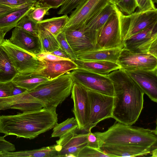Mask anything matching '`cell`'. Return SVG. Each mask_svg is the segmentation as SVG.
<instances>
[{
	"label": "cell",
	"mask_w": 157,
	"mask_h": 157,
	"mask_svg": "<svg viewBox=\"0 0 157 157\" xmlns=\"http://www.w3.org/2000/svg\"><path fill=\"white\" fill-rule=\"evenodd\" d=\"M112 81L114 93L112 118L117 121L132 125L137 121L143 108L144 93L121 68L107 76Z\"/></svg>",
	"instance_id": "obj_1"
},
{
	"label": "cell",
	"mask_w": 157,
	"mask_h": 157,
	"mask_svg": "<svg viewBox=\"0 0 157 157\" xmlns=\"http://www.w3.org/2000/svg\"><path fill=\"white\" fill-rule=\"evenodd\" d=\"M56 107H44L14 115H0V133L33 139L53 128L58 122Z\"/></svg>",
	"instance_id": "obj_2"
},
{
	"label": "cell",
	"mask_w": 157,
	"mask_h": 157,
	"mask_svg": "<svg viewBox=\"0 0 157 157\" xmlns=\"http://www.w3.org/2000/svg\"><path fill=\"white\" fill-rule=\"evenodd\" d=\"M99 147L110 144H133L153 149L157 148V130L115 122L106 131L93 133Z\"/></svg>",
	"instance_id": "obj_3"
},
{
	"label": "cell",
	"mask_w": 157,
	"mask_h": 157,
	"mask_svg": "<svg viewBox=\"0 0 157 157\" xmlns=\"http://www.w3.org/2000/svg\"><path fill=\"white\" fill-rule=\"evenodd\" d=\"M73 83L70 72H68L27 91L41 101L45 107L56 108L70 95Z\"/></svg>",
	"instance_id": "obj_4"
},
{
	"label": "cell",
	"mask_w": 157,
	"mask_h": 157,
	"mask_svg": "<svg viewBox=\"0 0 157 157\" xmlns=\"http://www.w3.org/2000/svg\"><path fill=\"white\" fill-rule=\"evenodd\" d=\"M157 24V9L136 11L128 15L119 13L121 39L123 41L134 34Z\"/></svg>",
	"instance_id": "obj_5"
},
{
	"label": "cell",
	"mask_w": 157,
	"mask_h": 157,
	"mask_svg": "<svg viewBox=\"0 0 157 157\" xmlns=\"http://www.w3.org/2000/svg\"><path fill=\"white\" fill-rule=\"evenodd\" d=\"M87 90L90 104V116L84 131L88 132L100 122L112 118L114 97L88 89Z\"/></svg>",
	"instance_id": "obj_6"
},
{
	"label": "cell",
	"mask_w": 157,
	"mask_h": 157,
	"mask_svg": "<svg viewBox=\"0 0 157 157\" xmlns=\"http://www.w3.org/2000/svg\"><path fill=\"white\" fill-rule=\"evenodd\" d=\"M70 75L74 82L100 93L114 96L112 82L107 76L78 68L73 70Z\"/></svg>",
	"instance_id": "obj_7"
},
{
	"label": "cell",
	"mask_w": 157,
	"mask_h": 157,
	"mask_svg": "<svg viewBox=\"0 0 157 157\" xmlns=\"http://www.w3.org/2000/svg\"><path fill=\"white\" fill-rule=\"evenodd\" d=\"M120 11L117 7L116 11L98 31L96 50L123 48L119 24Z\"/></svg>",
	"instance_id": "obj_8"
},
{
	"label": "cell",
	"mask_w": 157,
	"mask_h": 157,
	"mask_svg": "<svg viewBox=\"0 0 157 157\" xmlns=\"http://www.w3.org/2000/svg\"><path fill=\"white\" fill-rule=\"evenodd\" d=\"M8 55L18 73L28 74L35 71L39 65L36 55L31 54L4 39L0 44Z\"/></svg>",
	"instance_id": "obj_9"
},
{
	"label": "cell",
	"mask_w": 157,
	"mask_h": 157,
	"mask_svg": "<svg viewBox=\"0 0 157 157\" xmlns=\"http://www.w3.org/2000/svg\"><path fill=\"white\" fill-rule=\"evenodd\" d=\"M63 31L75 55L80 52L96 50L98 31L88 29L83 24Z\"/></svg>",
	"instance_id": "obj_10"
},
{
	"label": "cell",
	"mask_w": 157,
	"mask_h": 157,
	"mask_svg": "<svg viewBox=\"0 0 157 157\" xmlns=\"http://www.w3.org/2000/svg\"><path fill=\"white\" fill-rule=\"evenodd\" d=\"M109 3L108 0H83L71 12L63 31L85 24Z\"/></svg>",
	"instance_id": "obj_11"
},
{
	"label": "cell",
	"mask_w": 157,
	"mask_h": 157,
	"mask_svg": "<svg viewBox=\"0 0 157 157\" xmlns=\"http://www.w3.org/2000/svg\"><path fill=\"white\" fill-rule=\"evenodd\" d=\"M117 63L125 71L151 70L157 68V58L148 53H136L122 48Z\"/></svg>",
	"instance_id": "obj_12"
},
{
	"label": "cell",
	"mask_w": 157,
	"mask_h": 157,
	"mask_svg": "<svg viewBox=\"0 0 157 157\" xmlns=\"http://www.w3.org/2000/svg\"><path fill=\"white\" fill-rule=\"evenodd\" d=\"M74 103L72 110L78 124V129L84 130L87 126L90 116V107L87 89L74 82L71 91Z\"/></svg>",
	"instance_id": "obj_13"
},
{
	"label": "cell",
	"mask_w": 157,
	"mask_h": 157,
	"mask_svg": "<svg viewBox=\"0 0 157 157\" xmlns=\"http://www.w3.org/2000/svg\"><path fill=\"white\" fill-rule=\"evenodd\" d=\"M37 58L39 61L37 68L30 73L36 76L46 78L48 80L53 79L78 68L77 65L72 60L50 61Z\"/></svg>",
	"instance_id": "obj_14"
},
{
	"label": "cell",
	"mask_w": 157,
	"mask_h": 157,
	"mask_svg": "<svg viewBox=\"0 0 157 157\" xmlns=\"http://www.w3.org/2000/svg\"><path fill=\"white\" fill-rule=\"evenodd\" d=\"M157 40V24L125 40L123 48L136 53H148L150 47Z\"/></svg>",
	"instance_id": "obj_15"
},
{
	"label": "cell",
	"mask_w": 157,
	"mask_h": 157,
	"mask_svg": "<svg viewBox=\"0 0 157 157\" xmlns=\"http://www.w3.org/2000/svg\"><path fill=\"white\" fill-rule=\"evenodd\" d=\"M87 133L77 134L74 131L59 138L56 144L61 147L57 157H78L79 152L87 146Z\"/></svg>",
	"instance_id": "obj_16"
},
{
	"label": "cell",
	"mask_w": 157,
	"mask_h": 157,
	"mask_svg": "<svg viewBox=\"0 0 157 157\" xmlns=\"http://www.w3.org/2000/svg\"><path fill=\"white\" fill-rule=\"evenodd\" d=\"M125 71L144 94L151 101L157 102V68L151 70Z\"/></svg>",
	"instance_id": "obj_17"
},
{
	"label": "cell",
	"mask_w": 157,
	"mask_h": 157,
	"mask_svg": "<svg viewBox=\"0 0 157 157\" xmlns=\"http://www.w3.org/2000/svg\"><path fill=\"white\" fill-rule=\"evenodd\" d=\"M9 40L13 44L31 54L36 55L42 52L38 36L31 34L21 28L15 27Z\"/></svg>",
	"instance_id": "obj_18"
},
{
	"label": "cell",
	"mask_w": 157,
	"mask_h": 157,
	"mask_svg": "<svg viewBox=\"0 0 157 157\" xmlns=\"http://www.w3.org/2000/svg\"><path fill=\"white\" fill-rule=\"evenodd\" d=\"M99 149L111 157L143 156L150 154L154 149L133 144L104 145L100 146Z\"/></svg>",
	"instance_id": "obj_19"
},
{
	"label": "cell",
	"mask_w": 157,
	"mask_h": 157,
	"mask_svg": "<svg viewBox=\"0 0 157 157\" xmlns=\"http://www.w3.org/2000/svg\"><path fill=\"white\" fill-rule=\"evenodd\" d=\"M122 48L94 50L78 53L77 59L82 60L106 61L117 63L118 57Z\"/></svg>",
	"instance_id": "obj_20"
},
{
	"label": "cell",
	"mask_w": 157,
	"mask_h": 157,
	"mask_svg": "<svg viewBox=\"0 0 157 157\" xmlns=\"http://www.w3.org/2000/svg\"><path fill=\"white\" fill-rule=\"evenodd\" d=\"M78 68H81L104 76L121 68L117 63L106 61H89L76 59L73 61Z\"/></svg>",
	"instance_id": "obj_21"
},
{
	"label": "cell",
	"mask_w": 157,
	"mask_h": 157,
	"mask_svg": "<svg viewBox=\"0 0 157 157\" xmlns=\"http://www.w3.org/2000/svg\"><path fill=\"white\" fill-rule=\"evenodd\" d=\"M60 148L59 145L56 144L32 150L2 152H0V157H57Z\"/></svg>",
	"instance_id": "obj_22"
},
{
	"label": "cell",
	"mask_w": 157,
	"mask_h": 157,
	"mask_svg": "<svg viewBox=\"0 0 157 157\" xmlns=\"http://www.w3.org/2000/svg\"><path fill=\"white\" fill-rule=\"evenodd\" d=\"M34 4L21 9H15L0 15V30L6 33L15 28L18 21L27 14Z\"/></svg>",
	"instance_id": "obj_23"
},
{
	"label": "cell",
	"mask_w": 157,
	"mask_h": 157,
	"mask_svg": "<svg viewBox=\"0 0 157 157\" xmlns=\"http://www.w3.org/2000/svg\"><path fill=\"white\" fill-rule=\"evenodd\" d=\"M117 7V5L109 2L97 14L86 22L85 24L86 28L91 30L98 31L116 11Z\"/></svg>",
	"instance_id": "obj_24"
},
{
	"label": "cell",
	"mask_w": 157,
	"mask_h": 157,
	"mask_svg": "<svg viewBox=\"0 0 157 157\" xmlns=\"http://www.w3.org/2000/svg\"><path fill=\"white\" fill-rule=\"evenodd\" d=\"M17 73L8 55L0 44V83L12 81Z\"/></svg>",
	"instance_id": "obj_25"
},
{
	"label": "cell",
	"mask_w": 157,
	"mask_h": 157,
	"mask_svg": "<svg viewBox=\"0 0 157 157\" xmlns=\"http://www.w3.org/2000/svg\"><path fill=\"white\" fill-rule=\"evenodd\" d=\"M69 19L67 14L43 20L37 23L38 29L48 31L56 38L61 32Z\"/></svg>",
	"instance_id": "obj_26"
},
{
	"label": "cell",
	"mask_w": 157,
	"mask_h": 157,
	"mask_svg": "<svg viewBox=\"0 0 157 157\" xmlns=\"http://www.w3.org/2000/svg\"><path fill=\"white\" fill-rule=\"evenodd\" d=\"M48 80L46 78L36 76L31 73H18L12 81L17 85L30 90Z\"/></svg>",
	"instance_id": "obj_27"
},
{
	"label": "cell",
	"mask_w": 157,
	"mask_h": 157,
	"mask_svg": "<svg viewBox=\"0 0 157 157\" xmlns=\"http://www.w3.org/2000/svg\"><path fill=\"white\" fill-rule=\"evenodd\" d=\"M78 127V124L75 117L68 118L63 122L56 124L53 128L51 137L60 138L75 131Z\"/></svg>",
	"instance_id": "obj_28"
},
{
	"label": "cell",
	"mask_w": 157,
	"mask_h": 157,
	"mask_svg": "<svg viewBox=\"0 0 157 157\" xmlns=\"http://www.w3.org/2000/svg\"><path fill=\"white\" fill-rule=\"evenodd\" d=\"M38 36L41 42L42 52H52L60 47L56 38L47 31L39 29Z\"/></svg>",
	"instance_id": "obj_29"
},
{
	"label": "cell",
	"mask_w": 157,
	"mask_h": 157,
	"mask_svg": "<svg viewBox=\"0 0 157 157\" xmlns=\"http://www.w3.org/2000/svg\"><path fill=\"white\" fill-rule=\"evenodd\" d=\"M50 9L49 6L37 1L27 15L30 19L38 23L42 21L45 15L49 14L48 11Z\"/></svg>",
	"instance_id": "obj_30"
},
{
	"label": "cell",
	"mask_w": 157,
	"mask_h": 157,
	"mask_svg": "<svg viewBox=\"0 0 157 157\" xmlns=\"http://www.w3.org/2000/svg\"><path fill=\"white\" fill-rule=\"evenodd\" d=\"M16 27L21 28L33 35L38 36L39 29L37 23L30 19L27 15L20 20Z\"/></svg>",
	"instance_id": "obj_31"
},
{
	"label": "cell",
	"mask_w": 157,
	"mask_h": 157,
	"mask_svg": "<svg viewBox=\"0 0 157 157\" xmlns=\"http://www.w3.org/2000/svg\"><path fill=\"white\" fill-rule=\"evenodd\" d=\"M111 157L100 149L95 148L86 146L84 147L79 152L78 157Z\"/></svg>",
	"instance_id": "obj_32"
},
{
	"label": "cell",
	"mask_w": 157,
	"mask_h": 157,
	"mask_svg": "<svg viewBox=\"0 0 157 157\" xmlns=\"http://www.w3.org/2000/svg\"><path fill=\"white\" fill-rule=\"evenodd\" d=\"M56 38L60 48L70 57L72 60L77 59L67 40L64 31L60 33Z\"/></svg>",
	"instance_id": "obj_33"
},
{
	"label": "cell",
	"mask_w": 157,
	"mask_h": 157,
	"mask_svg": "<svg viewBox=\"0 0 157 157\" xmlns=\"http://www.w3.org/2000/svg\"><path fill=\"white\" fill-rule=\"evenodd\" d=\"M38 0H0V3L12 8L21 9L34 4Z\"/></svg>",
	"instance_id": "obj_34"
},
{
	"label": "cell",
	"mask_w": 157,
	"mask_h": 157,
	"mask_svg": "<svg viewBox=\"0 0 157 157\" xmlns=\"http://www.w3.org/2000/svg\"><path fill=\"white\" fill-rule=\"evenodd\" d=\"M117 6L121 12L128 15L133 13L137 7L135 0H121Z\"/></svg>",
	"instance_id": "obj_35"
},
{
	"label": "cell",
	"mask_w": 157,
	"mask_h": 157,
	"mask_svg": "<svg viewBox=\"0 0 157 157\" xmlns=\"http://www.w3.org/2000/svg\"><path fill=\"white\" fill-rule=\"evenodd\" d=\"M83 0H67L61 6L58 14H67L71 12Z\"/></svg>",
	"instance_id": "obj_36"
},
{
	"label": "cell",
	"mask_w": 157,
	"mask_h": 157,
	"mask_svg": "<svg viewBox=\"0 0 157 157\" xmlns=\"http://www.w3.org/2000/svg\"><path fill=\"white\" fill-rule=\"evenodd\" d=\"M139 10L144 11L156 9L153 0H135Z\"/></svg>",
	"instance_id": "obj_37"
},
{
	"label": "cell",
	"mask_w": 157,
	"mask_h": 157,
	"mask_svg": "<svg viewBox=\"0 0 157 157\" xmlns=\"http://www.w3.org/2000/svg\"><path fill=\"white\" fill-rule=\"evenodd\" d=\"M36 56L37 58L50 61H56L66 60H72L57 56L50 52H42Z\"/></svg>",
	"instance_id": "obj_38"
},
{
	"label": "cell",
	"mask_w": 157,
	"mask_h": 157,
	"mask_svg": "<svg viewBox=\"0 0 157 157\" xmlns=\"http://www.w3.org/2000/svg\"><path fill=\"white\" fill-rule=\"evenodd\" d=\"M11 90V81L0 83V98L10 96Z\"/></svg>",
	"instance_id": "obj_39"
},
{
	"label": "cell",
	"mask_w": 157,
	"mask_h": 157,
	"mask_svg": "<svg viewBox=\"0 0 157 157\" xmlns=\"http://www.w3.org/2000/svg\"><path fill=\"white\" fill-rule=\"evenodd\" d=\"M87 146L99 149L98 139L95 135L90 130L87 133Z\"/></svg>",
	"instance_id": "obj_40"
},
{
	"label": "cell",
	"mask_w": 157,
	"mask_h": 157,
	"mask_svg": "<svg viewBox=\"0 0 157 157\" xmlns=\"http://www.w3.org/2000/svg\"><path fill=\"white\" fill-rule=\"evenodd\" d=\"M67 0H38L42 3L49 6L51 8L57 9L63 5Z\"/></svg>",
	"instance_id": "obj_41"
},
{
	"label": "cell",
	"mask_w": 157,
	"mask_h": 157,
	"mask_svg": "<svg viewBox=\"0 0 157 157\" xmlns=\"http://www.w3.org/2000/svg\"><path fill=\"white\" fill-rule=\"evenodd\" d=\"M11 90L10 96H13L19 94L27 90L24 88L17 85L12 81H11Z\"/></svg>",
	"instance_id": "obj_42"
},
{
	"label": "cell",
	"mask_w": 157,
	"mask_h": 157,
	"mask_svg": "<svg viewBox=\"0 0 157 157\" xmlns=\"http://www.w3.org/2000/svg\"><path fill=\"white\" fill-rule=\"evenodd\" d=\"M51 53L57 56L72 60L70 57L60 47Z\"/></svg>",
	"instance_id": "obj_43"
},
{
	"label": "cell",
	"mask_w": 157,
	"mask_h": 157,
	"mask_svg": "<svg viewBox=\"0 0 157 157\" xmlns=\"http://www.w3.org/2000/svg\"><path fill=\"white\" fill-rule=\"evenodd\" d=\"M148 53L157 58V40H155L151 46Z\"/></svg>",
	"instance_id": "obj_44"
},
{
	"label": "cell",
	"mask_w": 157,
	"mask_h": 157,
	"mask_svg": "<svg viewBox=\"0 0 157 157\" xmlns=\"http://www.w3.org/2000/svg\"><path fill=\"white\" fill-rule=\"evenodd\" d=\"M15 8H12L5 5L0 3V15L12 10Z\"/></svg>",
	"instance_id": "obj_45"
},
{
	"label": "cell",
	"mask_w": 157,
	"mask_h": 157,
	"mask_svg": "<svg viewBox=\"0 0 157 157\" xmlns=\"http://www.w3.org/2000/svg\"><path fill=\"white\" fill-rule=\"evenodd\" d=\"M6 33L4 31L0 30V44L4 40V37Z\"/></svg>",
	"instance_id": "obj_46"
},
{
	"label": "cell",
	"mask_w": 157,
	"mask_h": 157,
	"mask_svg": "<svg viewBox=\"0 0 157 157\" xmlns=\"http://www.w3.org/2000/svg\"><path fill=\"white\" fill-rule=\"evenodd\" d=\"M150 154L151 156L153 157H157V148L151 151Z\"/></svg>",
	"instance_id": "obj_47"
},
{
	"label": "cell",
	"mask_w": 157,
	"mask_h": 157,
	"mask_svg": "<svg viewBox=\"0 0 157 157\" xmlns=\"http://www.w3.org/2000/svg\"><path fill=\"white\" fill-rule=\"evenodd\" d=\"M109 3L115 5H117L121 0H108Z\"/></svg>",
	"instance_id": "obj_48"
},
{
	"label": "cell",
	"mask_w": 157,
	"mask_h": 157,
	"mask_svg": "<svg viewBox=\"0 0 157 157\" xmlns=\"http://www.w3.org/2000/svg\"><path fill=\"white\" fill-rule=\"evenodd\" d=\"M154 2L155 3H157V0H153Z\"/></svg>",
	"instance_id": "obj_49"
}]
</instances>
